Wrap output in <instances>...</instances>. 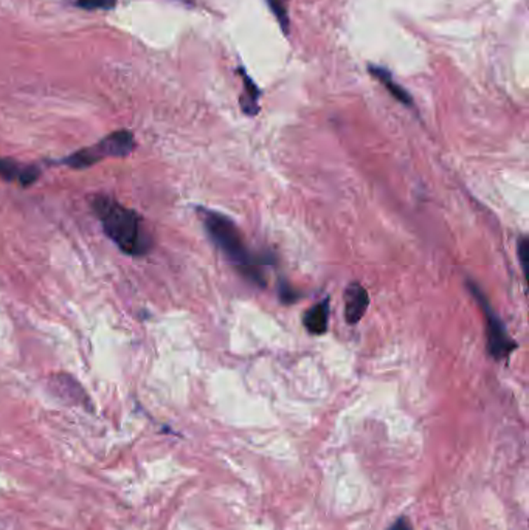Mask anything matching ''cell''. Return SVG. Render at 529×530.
<instances>
[{"mask_svg":"<svg viewBox=\"0 0 529 530\" xmlns=\"http://www.w3.org/2000/svg\"><path fill=\"white\" fill-rule=\"evenodd\" d=\"M92 208L106 233L120 252L127 256H145L154 247V238L137 211L109 196L99 194L92 200Z\"/></svg>","mask_w":529,"mask_h":530,"instance_id":"cell-1","label":"cell"},{"mask_svg":"<svg viewBox=\"0 0 529 530\" xmlns=\"http://www.w3.org/2000/svg\"><path fill=\"white\" fill-rule=\"evenodd\" d=\"M199 214L206 233L210 234V238L220 252L227 256V259L233 264V267L250 282L260 285V287H266L262 265L258 257L253 256V253L247 248L244 238H242L239 228L236 227L234 222L224 216V214L205 210V208H200Z\"/></svg>","mask_w":529,"mask_h":530,"instance_id":"cell-2","label":"cell"},{"mask_svg":"<svg viewBox=\"0 0 529 530\" xmlns=\"http://www.w3.org/2000/svg\"><path fill=\"white\" fill-rule=\"evenodd\" d=\"M135 148L134 135L129 131H117L98 141L95 146L85 148L78 150L64 159L62 163L69 164L70 168L83 169L89 168L92 164L101 162L107 157H126L129 155Z\"/></svg>","mask_w":529,"mask_h":530,"instance_id":"cell-3","label":"cell"},{"mask_svg":"<svg viewBox=\"0 0 529 530\" xmlns=\"http://www.w3.org/2000/svg\"><path fill=\"white\" fill-rule=\"evenodd\" d=\"M469 289L472 292V295H474L475 299L478 301V304H480L486 317V334H488L489 354L491 357H494L495 360H505V358H507L512 354V350L517 348V345L511 340V336L507 335L503 321L498 318V315L495 313L494 309H492L491 303L486 299V296L480 292V289L474 284H469Z\"/></svg>","mask_w":529,"mask_h":530,"instance_id":"cell-4","label":"cell"},{"mask_svg":"<svg viewBox=\"0 0 529 530\" xmlns=\"http://www.w3.org/2000/svg\"><path fill=\"white\" fill-rule=\"evenodd\" d=\"M41 169L33 164H24L11 159H0V177L20 186H31L38 182Z\"/></svg>","mask_w":529,"mask_h":530,"instance_id":"cell-5","label":"cell"},{"mask_svg":"<svg viewBox=\"0 0 529 530\" xmlns=\"http://www.w3.org/2000/svg\"><path fill=\"white\" fill-rule=\"evenodd\" d=\"M343 299H345V318L348 321V324L359 323V321L363 318L365 312H367L368 309V304H369L368 292L365 290L360 284L353 282L351 285H348L346 287Z\"/></svg>","mask_w":529,"mask_h":530,"instance_id":"cell-6","label":"cell"},{"mask_svg":"<svg viewBox=\"0 0 529 530\" xmlns=\"http://www.w3.org/2000/svg\"><path fill=\"white\" fill-rule=\"evenodd\" d=\"M327 321H330V299H323L312 306L303 317L306 331L312 335H323L327 331Z\"/></svg>","mask_w":529,"mask_h":530,"instance_id":"cell-7","label":"cell"},{"mask_svg":"<svg viewBox=\"0 0 529 530\" xmlns=\"http://www.w3.org/2000/svg\"><path fill=\"white\" fill-rule=\"evenodd\" d=\"M368 70H369L371 76L376 78L379 83L383 84V87L391 93L393 98L397 99V101L402 103L404 106L413 107L411 95L405 89L400 87V85L395 80H393V76L388 70H385L383 67H379V66H369Z\"/></svg>","mask_w":529,"mask_h":530,"instance_id":"cell-8","label":"cell"},{"mask_svg":"<svg viewBox=\"0 0 529 530\" xmlns=\"http://www.w3.org/2000/svg\"><path fill=\"white\" fill-rule=\"evenodd\" d=\"M241 76H242V80H244V93H242V96H241V109L246 115L253 117L260 112V106H258L260 89H258V85L253 83L252 78L246 73V70L241 69Z\"/></svg>","mask_w":529,"mask_h":530,"instance_id":"cell-9","label":"cell"},{"mask_svg":"<svg viewBox=\"0 0 529 530\" xmlns=\"http://www.w3.org/2000/svg\"><path fill=\"white\" fill-rule=\"evenodd\" d=\"M267 5L270 6L271 13H274V16L276 17L278 24L281 25V28L284 30L285 34H289V24H290V19H289V0H266Z\"/></svg>","mask_w":529,"mask_h":530,"instance_id":"cell-10","label":"cell"},{"mask_svg":"<svg viewBox=\"0 0 529 530\" xmlns=\"http://www.w3.org/2000/svg\"><path fill=\"white\" fill-rule=\"evenodd\" d=\"M117 0H78V6L84 10H112Z\"/></svg>","mask_w":529,"mask_h":530,"instance_id":"cell-11","label":"cell"},{"mask_svg":"<svg viewBox=\"0 0 529 530\" xmlns=\"http://www.w3.org/2000/svg\"><path fill=\"white\" fill-rule=\"evenodd\" d=\"M280 298H281L283 303L290 304V303H295V301L299 298V295L294 289L290 287V285L281 284L280 285Z\"/></svg>","mask_w":529,"mask_h":530,"instance_id":"cell-12","label":"cell"},{"mask_svg":"<svg viewBox=\"0 0 529 530\" xmlns=\"http://www.w3.org/2000/svg\"><path fill=\"white\" fill-rule=\"evenodd\" d=\"M519 257H520V264L521 267L526 268V255H528V239L523 238L519 243Z\"/></svg>","mask_w":529,"mask_h":530,"instance_id":"cell-13","label":"cell"},{"mask_svg":"<svg viewBox=\"0 0 529 530\" xmlns=\"http://www.w3.org/2000/svg\"><path fill=\"white\" fill-rule=\"evenodd\" d=\"M391 530H411V529H410L409 521L404 520V518H400V521H397L396 524L391 527Z\"/></svg>","mask_w":529,"mask_h":530,"instance_id":"cell-14","label":"cell"}]
</instances>
